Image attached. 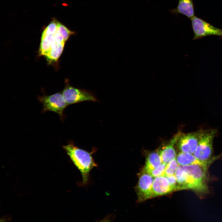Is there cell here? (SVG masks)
<instances>
[{"mask_svg": "<svg viewBox=\"0 0 222 222\" xmlns=\"http://www.w3.org/2000/svg\"><path fill=\"white\" fill-rule=\"evenodd\" d=\"M207 170L199 165H179L175 175L177 190L191 189L201 193L207 192Z\"/></svg>", "mask_w": 222, "mask_h": 222, "instance_id": "6da1fadb", "label": "cell"}, {"mask_svg": "<svg viewBox=\"0 0 222 222\" xmlns=\"http://www.w3.org/2000/svg\"><path fill=\"white\" fill-rule=\"evenodd\" d=\"M63 148L80 172L82 177L81 185L87 184L88 182L90 171L97 166L91 153L78 147L72 142L63 146Z\"/></svg>", "mask_w": 222, "mask_h": 222, "instance_id": "7a4b0ae2", "label": "cell"}, {"mask_svg": "<svg viewBox=\"0 0 222 222\" xmlns=\"http://www.w3.org/2000/svg\"><path fill=\"white\" fill-rule=\"evenodd\" d=\"M200 130L198 143L193 154L198 159L204 162L212 159L213 153V143L216 134L215 129H208Z\"/></svg>", "mask_w": 222, "mask_h": 222, "instance_id": "3957f363", "label": "cell"}, {"mask_svg": "<svg viewBox=\"0 0 222 222\" xmlns=\"http://www.w3.org/2000/svg\"><path fill=\"white\" fill-rule=\"evenodd\" d=\"M38 99L43 105L42 113L47 111L53 112L58 114L61 120L64 119L65 116L64 112L68 105L62 93L39 96Z\"/></svg>", "mask_w": 222, "mask_h": 222, "instance_id": "277c9868", "label": "cell"}, {"mask_svg": "<svg viewBox=\"0 0 222 222\" xmlns=\"http://www.w3.org/2000/svg\"><path fill=\"white\" fill-rule=\"evenodd\" d=\"M66 82L62 93L68 105L85 101H97L95 96L91 92L73 87L67 81Z\"/></svg>", "mask_w": 222, "mask_h": 222, "instance_id": "5b68a950", "label": "cell"}, {"mask_svg": "<svg viewBox=\"0 0 222 222\" xmlns=\"http://www.w3.org/2000/svg\"><path fill=\"white\" fill-rule=\"evenodd\" d=\"M194 40L209 35L222 37V29L216 28L206 21L194 16L191 19Z\"/></svg>", "mask_w": 222, "mask_h": 222, "instance_id": "8992f818", "label": "cell"}, {"mask_svg": "<svg viewBox=\"0 0 222 222\" xmlns=\"http://www.w3.org/2000/svg\"><path fill=\"white\" fill-rule=\"evenodd\" d=\"M153 178L151 175L144 171L140 175L136 187L139 201H142L152 198Z\"/></svg>", "mask_w": 222, "mask_h": 222, "instance_id": "52a82bcc", "label": "cell"}, {"mask_svg": "<svg viewBox=\"0 0 222 222\" xmlns=\"http://www.w3.org/2000/svg\"><path fill=\"white\" fill-rule=\"evenodd\" d=\"M200 135V130L179 135L177 146L181 152L193 154L196 149Z\"/></svg>", "mask_w": 222, "mask_h": 222, "instance_id": "ba28073f", "label": "cell"}, {"mask_svg": "<svg viewBox=\"0 0 222 222\" xmlns=\"http://www.w3.org/2000/svg\"><path fill=\"white\" fill-rule=\"evenodd\" d=\"M173 191L165 176L154 177L152 186V197L165 195Z\"/></svg>", "mask_w": 222, "mask_h": 222, "instance_id": "9c48e42d", "label": "cell"}, {"mask_svg": "<svg viewBox=\"0 0 222 222\" xmlns=\"http://www.w3.org/2000/svg\"><path fill=\"white\" fill-rule=\"evenodd\" d=\"M217 158L216 156L214 157L208 161L204 162L198 159L193 154L182 152H179L176 157V159L179 165H199L208 167Z\"/></svg>", "mask_w": 222, "mask_h": 222, "instance_id": "30bf717a", "label": "cell"}, {"mask_svg": "<svg viewBox=\"0 0 222 222\" xmlns=\"http://www.w3.org/2000/svg\"><path fill=\"white\" fill-rule=\"evenodd\" d=\"M193 0H179L177 6L170 10L173 14H183L191 19L194 16Z\"/></svg>", "mask_w": 222, "mask_h": 222, "instance_id": "8fae6325", "label": "cell"}, {"mask_svg": "<svg viewBox=\"0 0 222 222\" xmlns=\"http://www.w3.org/2000/svg\"><path fill=\"white\" fill-rule=\"evenodd\" d=\"M179 135L174 138L171 143L164 146L159 150V154L162 163L166 165L176 158V153L174 147V144L177 140Z\"/></svg>", "mask_w": 222, "mask_h": 222, "instance_id": "7c38bea8", "label": "cell"}, {"mask_svg": "<svg viewBox=\"0 0 222 222\" xmlns=\"http://www.w3.org/2000/svg\"><path fill=\"white\" fill-rule=\"evenodd\" d=\"M162 163L159 153L156 152L151 153L146 158V164L143 170L149 174L151 171L158 167Z\"/></svg>", "mask_w": 222, "mask_h": 222, "instance_id": "4fadbf2b", "label": "cell"}, {"mask_svg": "<svg viewBox=\"0 0 222 222\" xmlns=\"http://www.w3.org/2000/svg\"><path fill=\"white\" fill-rule=\"evenodd\" d=\"M56 43L54 35L41 37L39 48V55L45 56Z\"/></svg>", "mask_w": 222, "mask_h": 222, "instance_id": "5bb4252c", "label": "cell"}, {"mask_svg": "<svg viewBox=\"0 0 222 222\" xmlns=\"http://www.w3.org/2000/svg\"><path fill=\"white\" fill-rule=\"evenodd\" d=\"M65 42L56 43L49 51L44 56L49 62H56L64 49Z\"/></svg>", "mask_w": 222, "mask_h": 222, "instance_id": "9a60e30c", "label": "cell"}, {"mask_svg": "<svg viewBox=\"0 0 222 222\" xmlns=\"http://www.w3.org/2000/svg\"><path fill=\"white\" fill-rule=\"evenodd\" d=\"M59 22L54 19L44 30L42 36L54 35L56 32Z\"/></svg>", "mask_w": 222, "mask_h": 222, "instance_id": "2e32d148", "label": "cell"}, {"mask_svg": "<svg viewBox=\"0 0 222 222\" xmlns=\"http://www.w3.org/2000/svg\"><path fill=\"white\" fill-rule=\"evenodd\" d=\"M179 165L176 158L171 161L166 165L164 176H168L175 175Z\"/></svg>", "mask_w": 222, "mask_h": 222, "instance_id": "e0dca14e", "label": "cell"}, {"mask_svg": "<svg viewBox=\"0 0 222 222\" xmlns=\"http://www.w3.org/2000/svg\"><path fill=\"white\" fill-rule=\"evenodd\" d=\"M57 30L63 37L65 42L68 39L71 35L75 34L74 32L70 31L59 22L58 23Z\"/></svg>", "mask_w": 222, "mask_h": 222, "instance_id": "ac0fdd59", "label": "cell"}, {"mask_svg": "<svg viewBox=\"0 0 222 222\" xmlns=\"http://www.w3.org/2000/svg\"><path fill=\"white\" fill-rule=\"evenodd\" d=\"M166 165L162 163L159 166L152 170L149 173L153 177L164 176Z\"/></svg>", "mask_w": 222, "mask_h": 222, "instance_id": "d6986e66", "label": "cell"}, {"mask_svg": "<svg viewBox=\"0 0 222 222\" xmlns=\"http://www.w3.org/2000/svg\"><path fill=\"white\" fill-rule=\"evenodd\" d=\"M165 177L170 185L173 188L174 191L176 190L177 186V182L175 175Z\"/></svg>", "mask_w": 222, "mask_h": 222, "instance_id": "ffe728a7", "label": "cell"}, {"mask_svg": "<svg viewBox=\"0 0 222 222\" xmlns=\"http://www.w3.org/2000/svg\"><path fill=\"white\" fill-rule=\"evenodd\" d=\"M55 41L57 43H60L64 42H65L63 38L57 30L56 33L54 34Z\"/></svg>", "mask_w": 222, "mask_h": 222, "instance_id": "44dd1931", "label": "cell"}]
</instances>
